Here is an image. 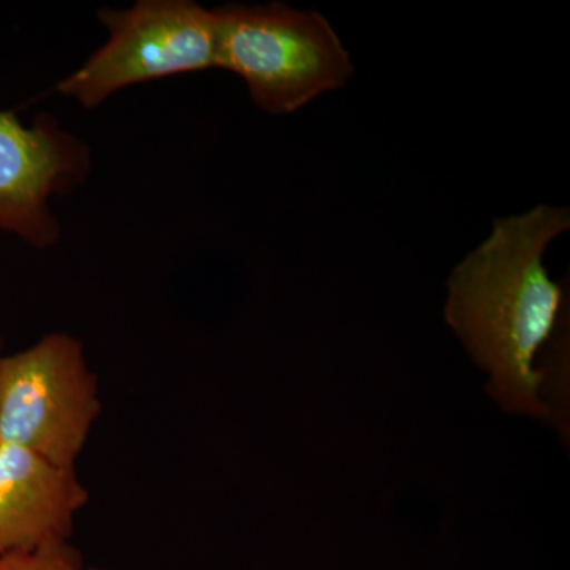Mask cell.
I'll return each mask as SVG.
<instances>
[{"mask_svg": "<svg viewBox=\"0 0 570 570\" xmlns=\"http://www.w3.org/2000/svg\"><path fill=\"white\" fill-rule=\"evenodd\" d=\"M217 69L245 81L253 102L269 115H291L354 73L351 55L316 10L281 2L216 7Z\"/></svg>", "mask_w": 570, "mask_h": 570, "instance_id": "2", "label": "cell"}, {"mask_svg": "<svg viewBox=\"0 0 570 570\" xmlns=\"http://www.w3.org/2000/svg\"><path fill=\"white\" fill-rule=\"evenodd\" d=\"M0 570H102L86 568L80 553L69 542L52 543L31 551L0 557Z\"/></svg>", "mask_w": 570, "mask_h": 570, "instance_id": "7", "label": "cell"}, {"mask_svg": "<svg viewBox=\"0 0 570 570\" xmlns=\"http://www.w3.org/2000/svg\"><path fill=\"white\" fill-rule=\"evenodd\" d=\"M100 411L96 374L69 333L0 355V445L75 468Z\"/></svg>", "mask_w": 570, "mask_h": 570, "instance_id": "4", "label": "cell"}, {"mask_svg": "<svg viewBox=\"0 0 570 570\" xmlns=\"http://www.w3.org/2000/svg\"><path fill=\"white\" fill-rule=\"evenodd\" d=\"M91 148L50 115L24 126L13 110H0V230L36 249L61 238L51 200L85 183Z\"/></svg>", "mask_w": 570, "mask_h": 570, "instance_id": "5", "label": "cell"}, {"mask_svg": "<svg viewBox=\"0 0 570 570\" xmlns=\"http://www.w3.org/2000/svg\"><path fill=\"white\" fill-rule=\"evenodd\" d=\"M88 501L77 469L0 445V557L69 542Z\"/></svg>", "mask_w": 570, "mask_h": 570, "instance_id": "6", "label": "cell"}, {"mask_svg": "<svg viewBox=\"0 0 570 570\" xmlns=\"http://www.w3.org/2000/svg\"><path fill=\"white\" fill-rule=\"evenodd\" d=\"M97 18L107 40L56 88L86 110L132 86L217 69L214 10L194 0H140Z\"/></svg>", "mask_w": 570, "mask_h": 570, "instance_id": "3", "label": "cell"}, {"mask_svg": "<svg viewBox=\"0 0 570 570\" xmlns=\"http://www.w3.org/2000/svg\"><path fill=\"white\" fill-rule=\"evenodd\" d=\"M0 355H3L2 354V336H0Z\"/></svg>", "mask_w": 570, "mask_h": 570, "instance_id": "8", "label": "cell"}, {"mask_svg": "<svg viewBox=\"0 0 570 570\" xmlns=\"http://www.w3.org/2000/svg\"><path fill=\"white\" fill-rule=\"evenodd\" d=\"M569 228L570 212L558 206L498 219L449 277L445 322L489 376L491 400L508 414L551 420L547 376L534 362L553 335L564 294L543 255Z\"/></svg>", "mask_w": 570, "mask_h": 570, "instance_id": "1", "label": "cell"}]
</instances>
